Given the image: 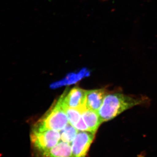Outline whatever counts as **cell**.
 I'll list each match as a JSON object with an SVG mask.
<instances>
[{
	"instance_id": "cell-1",
	"label": "cell",
	"mask_w": 157,
	"mask_h": 157,
	"mask_svg": "<svg viewBox=\"0 0 157 157\" xmlns=\"http://www.w3.org/2000/svg\"><path fill=\"white\" fill-rule=\"evenodd\" d=\"M149 101L148 98L145 96L127 95L119 93H108L98 110V114L103 123L113 119L135 106L147 105Z\"/></svg>"
},
{
	"instance_id": "cell-2",
	"label": "cell",
	"mask_w": 157,
	"mask_h": 157,
	"mask_svg": "<svg viewBox=\"0 0 157 157\" xmlns=\"http://www.w3.org/2000/svg\"><path fill=\"white\" fill-rule=\"evenodd\" d=\"M69 123L66 110L59 98L52 105L43 117L36 124L34 128L62 131Z\"/></svg>"
},
{
	"instance_id": "cell-3",
	"label": "cell",
	"mask_w": 157,
	"mask_h": 157,
	"mask_svg": "<svg viewBox=\"0 0 157 157\" xmlns=\"http://www.w3.org/2000/svg\"><path fill=\"white\" fill-rule=\"evenodd\" d=\"M60 139V133L56 130H40L33 128L31 132L32 144L42 154L56 145Z\"/></svg>"
},
{
	"instance_id": "cell-4",
	"label": "cell",
	"mask_w": 157,
	"mask_h": 157,
	"mask_svg": "<svg viewBox=\"0 0 157 157\" xmlns=\"http://www.w3.org/2000/svg\"><path fill=\"white\" fill-rule=\"evenodd\" d=\"M87 91L78 87H74L69 92H65L60 97L65 109L66 108H75L82 113L87 109L86 105Z\"/></svg>"
},
{
	"instance_id": "cell-5",
	"label": "cell",
	"mask_w": 157,
	"mask_h": 157,
	"mask_svg": "<svg viewBox=\"0 0 157 157\" xmlns=\"http://www.w3.org/2000/svg\"><path fill=\"white\" fill-rule=\"evenodd\" d=\"M96 133L78 132L72 143V157H85L95 137Z\"/></svg>"
},
{
	"instance_id": "cell-6",
	"label": "cell",
	"mask_w": 157,
	"mask_h": 157,
	"mask_svg": "<svg viewBox=\"0 0 157 157\" xmlns=\"http://www.w3.org/2000/svg\"><path fill=\"white\" fill-rule=\"evenodd\" d=\"M109 92L105 88L87 91L86 105L87 109L98 111Z\"/></svg>"
},
{
	"instance_id": "cell-7",
	"label": "cell",
	"mask_w": 157,
	"mask_h": 157,
	"mask_svg": "<svg viewBox=\"0 0 157 157\" xmlns=\"http://www.w3.org/2000/svg\"><path fill=\"white\" fill-rule=\"evenodd\" d=\"M72 146L61 141L43 154L46 157H72Z\"/></svg>"
},
{
	"instance_id": "cell-8",
	"label": "cell",
	"mask_w": 157,
	"mask_h": 157,
	"mask_svg": "<svg viewBox=\"0 0 157 157\" xmlns=\"http://www.w3.org/2000/svg\"><path fill=\"white\" fill-rule=\"evenodd\" d=\"M82 116L90 132L96 133L98 128L103 123L98 111L86 109L82 112Z\"/></svg>"
},
{
	"instance_id": "cell-9",
	"label": "cell",
	"mask_w": 157,
	"mask_h": 157,
	"mask_svg": "<svg viewBox=\"0 0 157 157\" xmlns=\"http://www.w3.org/2000/svg\"><path fill=\"white\" fill-rule=\"evenodd\" d=\"M78 132V130L69 123L62 130L60 133L61 140L63 142L71 144L75 139Z\"/></svg>"
},
{
	"instance_id": "cell-10",
	"label": "cell",
	"mask_w": 157,
	"mask_h": 157,
	"mask_svg": "<svg viewBox=\"0 0 157 157\" xmlns=\"http://www.w3.org/2000/svg\"><path fill=\"white\" fill-rule=\"evenodd\" d=\"M65 110L69 119V123L73 127L75 126L81 118L82 113L78 109L69 107L66 108Z\"/></svg>"
},
{
	"instance_id": "cell-11",
	"label": "cell",
	"mask_w": 157,
	"mask_h": 157,
	"mask_svg": "<svg viewBox=\"0 0 157 157\" xmlns=\"http://www.w3.org/2000/svg\"><path fill=\"white\" fill-rule=\"evenodd\" d=\"M137 157H145L143 154H140L138 155Z\"/></svg>"
}]
</instances>
